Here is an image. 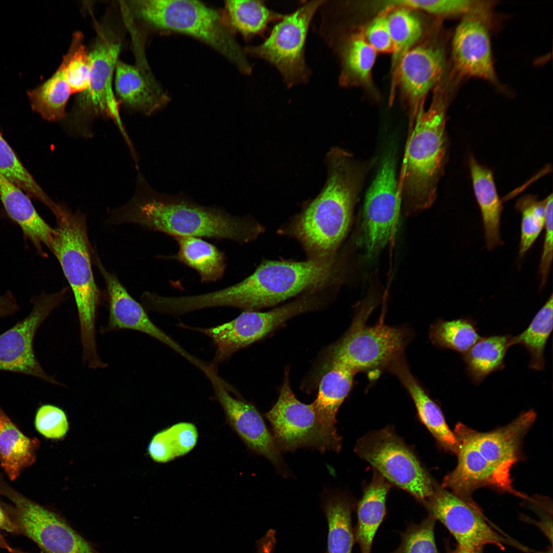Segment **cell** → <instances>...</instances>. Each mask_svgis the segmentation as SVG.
<instances>
[{"instance_id": "obj_1", "label": "cell", "mask_w": 553, "mask_h": 553, "mask_svg": "<svg viewBox=\"0 0 553 553\" xmlns=\"http://www.w3.org/2000/svg\"><path fill=\"white\" fill-rule=\"evenodd\" d=\"M105 223L135 224L173 238L228 240L240 244L254 240L264 230L249 216H233L225 209L204 206L180 195L159 193L140 171L133 195L125 204L112 210Z\"/></svg>"}, {"instance_id": "obj_2", "label": "cell", "mask_w": 553, "mask_h": 553, "mask_svg": "<svg viewBox=\"0 0 553 553\" xmlns=\"http://www.w3.org/2000/svg\"><path fill=\"white\" fill-rule=\"evenodd\" d=\"M374 161H360L339 147L328 153L326 183L294 218L290 229L310 259L334 257L348 232L359 193Z\"/></svg>"}, {"instance_id": "obj_3", "label": "cell", "mask_w": 553, "mask_h": 553, "mask_svg": "<svg viewBox=\"0 0 553 553\" xmlns=\"http://www.w3.org/2000/svg\"><path fill=\"white\" fill-rule=\"evenodd\" d=\"M536 418L530 410L508 424L486 432L458 422L454 434L458 444L455 468L443 478L442 485L465 500L477 489L490 487L529 499L513 485L511 471L521 458L523 438Z\"/></svg>"}, {"instance_id": "obj_4", "label": "cell", "mask_w": 553, "mask_h": 553, "mask_svg": "<svg viewBox=\"0 0 553 553\" xmlns=\"http://www.w3.org/2000/svg\"><path fill=\"white\" fill-rule=\"evenodd\" d=\"M334 258L305 261H266L242 281L224 288L192 296L195 310L230 307L254 311L276 305L297 294L332 283Z\"/></svg>"}, {"instance_id": "obj_5", "label": "cell", "mask_w": 553, "mask_h": 553, "mask_svg": "<svg viewBox=\"0 0 553 553\" xmlns=\"http://www.w3.org/2000/svg\"><path fill=\"white\" fill-rule=\"evenodd\" d=\"M57 226L50 251L58 260L75 301L79 324L82 359L88 368L102 363L98 351L96 321L104 296L94 277L92 264L94 250L90 244L87 218L57 202L52 211Z\"/></svg>"}, {"instance_id": "obj_6", "label": "cell", "mask_w": 553, "mask_h": 553, "mask_svg": "<svg viewBox=\"0 0 553 553\" xmlns=\"http://www.w3.org/2000/svg\"><path fill=\"white\" fill-rule=\"evenodd\" d=\"M446 98L442 94L435 97L429 109L420 112L407 137L398 180L402 205L407 215L429 208L437 197L448 157Z\"/></svg>"}, {"instance_id": "obj_7", "label": "cell", "mask_w": 553, "mask_h": 553, "mask_svg": "<svg viewBox=\"0 0 553 553\" xmlns=\"http://www.w3.org/2000/svg\"><path fill=\"white\" fill-rule=\"evenodd\" d=\"M132 5L138 16L153 29L194 37L222 54L242 73H251L252 66L221 12L197 1L143 0L133 1Z\"/></svg>"}, {"instance_id": "obj_8", "label": "cell", "mask_w": 553, "mask_h": 553, "mask_svg": "<svg viewBox=\"0 0 553 553\" xmlns=\"http://www.w3.org/2000/svg\"><path fill=\"white\" fill-rule=\"evenodd\" d=\"M91 52L88 88L77 97L70 113L61 121L67 134L87 139L94 135L95 121L100 117L111 119L129 150L134 147L121 119L120 107L113 89L116 65L121 42L110 30L99 28Z\"/></svg>"}, {"instance_id": "obj_9", "label": "cell", "mask_w": 553, "mask_h": 553, "mask_svg": "<svg viewBox=\"0 0 553 553\" xmlns=\"http://www.w3.org/2000/svg\"><path fill=\"white\" fill-rule=\"evenodd\" d=\"M373 308L374 303L362 307L345 336L333 347L330 362L340 364L356 374L387 368L402 355L409 339L408 332L386 325L382 317L378 323L367 326Z\"/></svg>"}, {"instance_id": "obj_10", "label": "cell", "mask_w": 553, "mask_h": 553, "mask_svg": "<svg viewBox=\"0 0 553 553\" xmlns=\"http://www.w3.org/2000/svg\"><path fill=\"white\" fill-rule=\"evenodd\" d=\"M288 372L279 398L265 415L270 422L273 437L280 449L292 452L310 447L322 453L340 451L341 438L335 427L323 422L317 416L313 403L305 404L294 394Z\"/></svg>"}, {"instance_id": "obj_11", "label": "cell", "mask_w": 553, "mask_h": 553, "mask_svg": "<svg viewBox=\"0 0 553 553\" xmlns=\"http://www.w3.org/2000/svg\"><path fill=\"white\" fill-rule=\"evenodd\" d=\"M325 2L310 1L286 15L261 44L246 47V55L274 66L288 88L307 82L311 72L305 59L306 38L315 13Z\"/></svg>"}, {"instance_id": "obj_12", "label": "cell", "mask_w": 553, "mask_h": 553, "mask_svg": "<svg viewBox=\"0 0 553 553\" xmlns=\"http://www.w3.org/2000/svg\"><path fill=\"white\" fill-rule=\"evenodd\" d=\"M354 451L386 480L421 503L433 494L437 485L413 452L389 428L365 435L358 440Z\"/></svg>"}, {"instance_id": "obj_13", "label": "cell", "mask_w": 553, "mask_h": 553, "mask_svg": "<svg viewBox=\"0 0 553 553\" xmlns=\"http://www.w3.org/2000/svg\"><path fill=\"white\" fill-rule=\"evenodd\" d=\"M396 152H386L368 189L363 212V243L367 257L376 256L396 233L402 206L396 177Z\"/></svg>"}, {"instance_id": "obj_14", "label": "cell", "mask_w": 553, "mask_h": 553, "mask_svg": "<svg viewBox=\"0 0 553 553\" xmlns=\"http://www.w3.org/2000/svg\"><path fill=\"white\" fill-rule=\"evenodd\" d=\"M69 287L31 299L32 308L24 319L0 334V371L32 376L52 385L65 387L41 367L34 350L35 334L42 323L67 299Z\"/></svg>"}, {"instance_id": "obj_15", "label": "cell", "mask_w": 553, "mask_h": 553, "mask_svg": "<svg viewBox=\"0 0 553 553\" xmlns=\"http://www.w3.org/2000/svg\"><path fill=\"white\" fill-rule=\"evenodd\" d=\"M422 503L429 515L445 526L462 549L480 551L487 544L503 549L504 544H511L527 550L495 530L474 501H465L441 486L437 485L433 494Z\"/></svg>"}, {"instance_id": "obj_16", "label": "cell", "mask_w": 553, "mask_h": 553, "mask_svg": "<svg viewBox=\"0 0 553 553\" xmlns=\"http://www.w3.org/2000/svg\"><path fill=\"white\" fill-rule=\"evenodd\" d=\"M315 299L304 296L270 311H244L232 320L210 328L187 327L210 337L216 347L212 365L228 359L236 352L262 338L295 315L316 307Z\"/></svg>"}, {"instance_id": "obj_17", "label": "cell", "mask_w": 553, "mask_h": 553, "mask_svg": "<svg viewBox=\"0 0 553 553\" xmlns=\"http://www.w3.org/2000/svg\"><path fill=\"white\" fill-rule=\"evenodd\" d=\"M492 1L481 4L461 17L452 41L455 69L463 76L497 84L490 34Z\"/></svg>"}, {"instance_id": "obj_18", "label": "cell", "mask_w": 553, "mask_h": 553, "mask_svg": "<svg viewBox=\"0 0 553 553\" xmlns=\"http://www.w3.org/2000/svg\"><path fill=\"white\" fill-rule=\"evenodd\" d=\"M96 254L94 252L93 262L104 279L109 309L107 323L100 328V333L124 329L144 333L165 344L200 369L203 361L186 351L151 321L142 305L131 296L115 273L105 269Z\"/></svg>"}, {"instance_id": "obj_19", "label": "cell", "mask_w": 553, "mask_h": 553, "mask_svg": "<svg viewBox=\"0 0 553 553\" xmlns=\"http://www.w3.org/2000/svg\"><path fill=\"white\" fill-rule=\"evenodd\" d=\"M216 369L210 365L204 373L212 384L228 422L251 450L266 457L280 473L287 477L289 472L280 449L262 417L252 405L232 396L228 392Z\"/></svg>"}, {"instance_id": "obj_20", "label": "cell", "mask_w": 553, "mask_h": 553, "mask_svg": "<svg viewBox=\"0 0 553 553\" xmlns=\"http://www.w3.org/2000/svg\"><path fill=\"white\" fill-rule=\"evenodd\" d=\"M17 526L47 553H97L55 513L19 496H12Z\"/></svg>"}, {"instance_id": "obj_21", "label": "cell", "mask_w": 553, "mask_h": 553, "mask_svg": "<svg viewBox=\"0 0 553 553\" xmlns=\"http://www.w3.org/2000/svg\"><path fill=\"white\" fill-rule=\"evenodd\" d=\"M445 65L443 49L435 45L413 47L401 59L395 79L409 108L408 137L411 134L416 119L423 109L424 100L428 92L441 79Z\"/></svg>"}, {"instance_id": "obj_22", "label": "cell", "mask_w": 553, "mask_h": 553, "mask_svg": "<svg viewBox=\"0 0 553 553\" xmlns=\"http://www.w3.org/2000/svg\"><path fill=\"white\" fill-rule=\"evenodd\" d=\"M116 97L120 105L150 116L164 108L169 98L163 92L146 66L118 60L114 74Z\"/></svg>"}, {"instance_id": "obj_23", "label": "cell", "mask_w": 553, "mask_h": 553, "mask_svg": "<svg viewBox=\"0 0 553 553\" xmlns=\"http://www.w3.org/2000/svg\"><path fill=\"white\" fill-rule=\"evenodd\" d=\"M0 199L7 214L19 226L25 237L41 256L46 257L43 246L50 250L55 229L40 216L30 197L1 174Z\"/></svg>"}, {"instance_id": "obj_24", "label": "cell", "mask_w": 553, "mask_h": 553, "mask_svg": "<svg viewBox=\"0 0 553 553\" xmlns=\"http://www.w3.org/2000/svg\"><path fill=\"white\" fill-rule=\"evenodd\" d=\"M408 391L416 408L421 422L445 451L457 454L458 444L454 432L448 426L438 405L429 396L410 372L402 355L387 367Z\"/></svg>"}, {"instance_id": "obj_25", "label": "cell", "mask_w": 553, "mask_h": 553, "mask_svg": "<svg viewBox=\"0 0 553 553\" xmlns=\"http://www.w3.org/2000/svg\"><path fill=\"white\" fill-rule=\"evenodd\" d=\"M469 164L474 193L482 216L486 247L492 250L503 243L500 236L501 201L492 171L473 156L470 157Z\"/></svg>"}, {"instance_id": "obj_26", "label": "cell", "mask_w": 553, "mask_h": 553, "mask_svg": "<svg viewBox=\"0 0 553 553\" xmlns=\"http://www.w3.org/2000/svg\"><path fill=\"white\" fill-rule=\"evenodd\" d=\"M323 38L339 56L342 68L339 82L342 85L369 82L377 52L363 35L355 33L343 37L326 36Z\"/></svg>"}, {"instance_id": "obj_27", "label": "cell", "mask_w": 553, "mask_h": 553, "mask_svg": "<svg viewBox=\"0 0 553 553\" xmlns=\"http://www.w3.org/2000/svg\"><path fill=\"white\" fill-rule=\"evenodd\" d=\"M390 487L388 481L375 473L358 504L354 535L360 553H371L375 534L386 515V497Z\"/></svg>"}, {"instance_id": "obj_28", "label": "cell", "mask_w": 553, "mask_h": 553, "mask_svg": "<svg viewBox=\"0 0 553 553\" xmlns=\"http://www.w3.org/2000/svg\"><path fill=\"white\" fill-rule=\"evenodd\" d=\"M221 13L230 31L247 40L263 36L270 23L280 22L286 15L269 9L263 1H226Z\"/></svg>"}, {"instance_id": "obj_29", "label": "cell", "mask_w": 553, "mask_h": 553, "mask_svg": "<svg viewBox=\"0 0 553 553\" xmlns=\"http://www.w3.org/2000/svg\"><path fill=\"white\" fill-rule=\"evenodd\" d=\"M38 443L24 435L0 406V463L10 480L34 462Z\"/></svg>"}, {"instance_id": "obj_30", "label": "cell", "mask_w": 553, "mask_h": 553, "mask_svg": "<svg viewBox=\"0 0 553 553\" xmlns=\"http://www.w3.org/2000/svg\"><path fill=\"white\" fill-rule=\"evenodd\" d=\"M174 238L179 249L169 258L196 270L201 283L216 282L223 276L226 268V257L216 246L200 238Z\"/></svg>"}, {"instance_id": "obj_31", "label": "cell", "mask_w": 553, "mask_h": 553, "mask_svg": "<svg viewBox=\"0 0 553 553\" xmlns=\"http://www.w3.org/2000/svg\"><path fill=\"white\" fill-rule=\"evenodd\" d=\"M329 365L320 381L316 399L312 403L320 419L326 424L335 427L337 411L351 389L355 373L340 364L330 362Z\"/></svg>"}, {"instance_id": "obj_32", "label": "cell", "mask_w": 553, "mask_h": 553, "mask_svg": "<svg viewBox=\"0 0 553 553\" xmlns=\"http://www.w3.org/2000/svg\"><path fill=\"white\" fill-rule=\"evenodd\" d=\"M353 504L346 496L327 494L322 507L328 525V553H352L354 540L351 514Z\"/></svg>"}, {"instance_id": "obj_33", "label": "cell", "mask_w": 553, "mask_h": 553, "mask_svg": "<svg viewBox=\"0 0 553 553\" xmlns=\"http://www.w3.org/2000/svg\"><path fill=\"white\" fill-rule=\"evenodd\" d=\"M71 94L60 66L49 79L27 92L32 110L44 119L53 122L62 121L66 118Z\"/></svg>"}, {"instance_id": "obj_34", "label": "cell", "mask_w": 553, "mask_h": 553, "mask_svg": "<svg viewBox=\"0 0 553 553\" xmlns=\"http://www.w3.org/2000/svg\"><path fill=\"white\" fill-rule=\"evenodd\" d=\"M198 436L194 424L176 423L154 436L148 445V454L155 461L166 463L189 452L195 446Z\"/></svg>"}, {"instance_id": "obj_35", "label": "cell", "mask_w": 553, "mask_h": 553, "mask_svg": "<svg viewBox=\"0 0 553 553\" xmlns=\"http://www.w3.org/2000/svg\"><path fill=\"white\" fill-rule=\"evenodd\" d=\"M553 298L551 294L536 315L528 327L520 334L509 338L508 347L523 345L530 354V367L542 370L544 366V350L552 329Z\"/></svg>"}, {"instance_id": "obj_36", "label": "cell", "mask_w": 553, "mask_h": 553, "mask_svg": "<svg viewBox=\"0 0 553 553\" xmlns=\"http://www.w3.org/2000/svg\"><path fill=\"white\" fill-rule=\"evenodd\" d=\"M396 8L387 15L393 44V81L401 59L420 39L422 32L420 22L410 9Z\"/></svg>"}, {"instance_id": "obj_37", "label": "cell", "mask_w": 553, "mask_h": 553, "mask_svg": "<svg viewBox=\"0 0 553 553\" xmlns=\"http://www.w3.org/2000/svg\"><path fill=\"white\" fill-rule=\"evenodd\" d=\"M510 337L481 338L464 354L467 370L476 380L482 379L502 364Z\"/></svg>"}, {"instance_id": "obj_38", "label": "cell", "mask_w": 553, "mask_h": 553, "mask_svg": "<svg viewBox=\"0 0 553 553\" xmlns=\"http://www.w3.org/2000/svg\"><path fill=\"white\" fill-rule=\"evenodd\" d=\"M0 174L23 190L29 197L39 200L51 211L56 202L47 195L17 157L0 133Z\"/></svg>"}, {"instance_id": "obj_39", "label": "cell", "mask_w": 553, "mask_h": 553, "mask_svg": "<svg viewBox=\"0 0 553 553\" xmlns=\"http://www.w3.org/2000/svg\"><path fill=\"white\" fill-rule=\"evenodd\" d=\"M72 94L82 93L89 87L91 60L80 32L74 33L70 48L60 65Z\"/></svg>"}, {"instance_id": "obj_40", "label": "cell", "mask_w": 553, "mask_h": 553, "mask_svg": "<svg viewBox=\"0 0 553 553\" xmlns=\"http://www.w3.org/2000/svg\"><path fill=\"white\" fill-rule=\"evenodd\" d=\"M429 336L434 344L463 353L481 338L473 324L463 319L439 321L431 326Z\"/></svg>"}, {"instance_id": "obj_41", "label": "cell", "mask_w": 553, "mask_h": 553, "mask_svg": "<svg viewBox=\"0 0 553 553\" xmlns=\"http://www.w3.org/2000/svg\"><path fill=\"white\" fill-rule=\"evenodd\" d=\"M546 198L538 200L536 196L526 195L516 204L522 216L519 254L523 257L534 244L544 227Z\"/></svg>"}, {"instance_id": "obj_42", "label": "cell", "mask_w": 553, "mask_h": 553, "mask_svg": "<svg viewBox=\"0 0 553 553\" xmlns=\"http://www.w3.org/2000/svg\"><path fill=\"white\" fill-rule=\"evenodd\" d=\"M436 520L428 515L418 524H410L401 535V542L393 553H439L435 542Z\"/></svg>"}, {"instance_id": "obj_43", "label": "cell", "mask_w": 553, "mask_h": 553, "mask_svg": "<svg viewBox=\"0 0 553 553\" xmlns=\"http://www.w3.org/2000/svg\"><path fill=\"white\" fill-rule=\"evenodd\" d=\"M482 1L473 0H401L400 6L416 9L442 17L461 16L478 7Z\"/></svg>"}, {"instance_id": "obj_44", "label": "cell", "mask_w": 553, "mask_h": 553, "mask_svg": "<svg viewBox=\"0 0 553 553\" xmlns=\"http://www.w3.org/2000/svg\"><path fill=\"white\" fill-rule=\"evenodd\" d=\"M35 426L41 435L51 439L63 437L68 429L67 417L63 411L51 405H44L38 409Z\"/></svg>"}, {"instance_id": "obj_45", "label": "cell", "mask_w": 553, "mask_h": 553, "mask_svg": "<svg viewBox=\"0 0 553 553\" xmlns=\"http://www.w3.org/2000/svg\"><path fill=\"white\" fill-rule=\"evenodd\" d=\"M552 210L553 200L551 194L546 198L545 236L539 265L541 289L546 284L552 261Z\"/></svg>"}, {"instance_id": "obj_46", "label": "cell", "mask_w": 553, "mask_h": 553, "mask_svg": "<svg viewBox=\"0 0 553 553\" xmlns=\"http://www.w3.org/2000/svg\"><path fill=\"white\" fill-rule=\"evenodd\" d=\"M364 36L376 52L392 53L393 44L387 15H381L373 19L367 27Z\"/></svg>"}, {"instance_id": "obj_47", "label": "cell", "mask_w": 553, "mask_h": 553, "mask_svg": "<svg viewBox=\"0 0 553 553\" xmlns=\"http://www.w3.org/2000/svg\"><path fill=\"white\" fill-rule=\"evenodd\" d=\"M19 309V306L10 291L0 295V318L13 315Z\"/></svg>"}, {"instance_id": "obj_48", "label": "cell", "mask_w": 553, "mask_h": 553, "mask_svg": "<svg viewBox=\"0 0 553 553\" xmlns=\"http://www.w3.org/2000/svg\"><path fill=\"white\" fill-rule=\"evenodd\" d=\"M18 528L17 525L12 522L0 507V529L11 533L16 531Z\"/></svg>"}, {"instance_id": "obj_49", "label": "cell", "mask_w": 553, "mask_h": 553, "mask_svg": "<svg viewBox=\"0 0 553 553\" xmlns=\"http://www.w3.org/2000/svg\"><path fill=\"white\" fill-rule=\"evenodd\" d=\"M0 547L4 549H6L10 552L12 549L9 547L8 544L5 541L3 537L0 534Z\"/></svg>"}, {"instance_id": "obj_50", "label": "cell", "mask_w": 553, "mask_h": 553, "mask_svg": "<svg viewBox=\"0 0 553 553\" xmlns=\"http://www.w3.org/2000/svg\"><path fill=\"white\" fill-rule=\"evenodd\" d=\"M450 553H480V551H469V550L462 549L458 547V548H457L455 550H453V551H451Z\"/></svg>"}, {"instance_id": "obj_51", "label": "cell", "mask_w": 553, "mask_h": 553, "mask_svg": "<svg viewBox=\"0 0 553 553\" xmlns=\"http://www.w3.org/2000/svg\"><path fill=\"white\" fill-rule=\"evenodd\" d=\"M10 553H28V552H24V551H20V550H14V549H12L10 551Z\"/></svg>"}]
</instances>
